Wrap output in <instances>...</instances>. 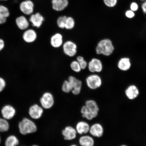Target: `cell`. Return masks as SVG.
I'll use <instances>...</instances> for the list:
<instances>
[{
    "label": "cell",
    "mask_w": 146,
    "mask_h": 146,
    "mask_svg": "<svg viewBox=\"0 0 146 146\" xmlns=\"http://www.w3.org/2000/svg\"><path fill=\"white\" fill-rule=\"evenodd\" d=\"M100 108L98 102L94 99L88 100L81 108V113L82 117L87 121H90L97 118Z\"/></svg>",
    "instance_id": "1"
},
{
    "label": "cell",
    "mask_w": 146,
    "mask_h": 146,
    "mask_svg": "<svg viewBox=\"0 0 146 146\" xmlns=\"http://www.w3.org/2000/svg\"><path fill=\"white\" fill-rule=\"evenodd\" d=\"M115 50V46L112 40L108 38H104L98 42L95 51L98 55L109 57L114 53Z\"/></svg>",
    "instance_id": "2"
},
{
    "label": "cell",
    "mask_w": 146,
    "mask_h": 146,
    "mask_svg": "<svg viewBox=\"0 0 146 146\" xmlns=\"http://www.w3.org/2000/svg\"><path fill=\"white\" fill-rule=\"evenodd\" d=\"M18 127L20 134L23 135L32 134L37 130V126L33 120L26 117L23 118L19 122Z\"/></svg>",
    "instance_id": "3"
},
{
    "label": "cell",
    "mask_w": 146,
    "mask_h": 146,
    "mask_svg": "<svg viewBox=\"0 0 146 146\" xmlns=\"http://www.w3.org/2000/svg\"><path fill=\"white\" fill-rule=\"evenodd\" d=\"M85 85L89 90L95 91L99 89L103 84L101 76L98 74H91L85 79Z\"/></svg>",
    "instance_id": "4"
},
{
    "label": "cell",
    "mask_w": 146,
    "mask_h": 146,
    "mask_svg": "<svg viewBox=\"0 0 146 146\" xmlns=\"http://www.w3.org/2000/svg\"><path fill=\"white\" fill-rule=\"evenodd\" d=\"M104 68L103 62L99 58H92L88 63L87 68L91 74H100L103 72Z\"/></svg>",
    "instance_id": "5"
},
{
    "label": "cell",
    "mask_w": 146,
    "mask_h": 146,
    "mask_svg": "<svg viewBox=\"0 0 146 146\" xmlns=\"http://www.w3.org/2000/svg\"><path fill=\"white\" fill-rule=\"evenodd\" d=\"M40 105L44 109L52 108L54 103V98L52 93L46 91L43 93L40 99Z\"/></svg>",
    "instance_id": "6"
},
{
    "label": "cell",
    "mask_w": 146,
    "mask_h": 146,
    "mask_svg": "<svg viewBox=\"0 0 146 146\" xmlns=\"http://www.w3.org/2000/svg\"><path fill=\"white\" fill-rule=\"evenodd\" d=\"M62 49L64 54L69 57L75 56L78 52V46L76 43L71 40H67L64 42Z\"/></svg>",
    "instance_id": "7"
},
{
    "label": "cell",
    "mask_w": 146,
    "mask_h": 146,
    "mask_svg": "<svg viewBox=\"0 0 146 146\" xmlns=\"http://www.w3.org/2000/svg\"><path fill=\"white\" fill-rule=\"evenodd\" d=\"M26 16L30 22V27L31 28L36 29L40 28L44 21V17L39 12H36L30 16Z\"/></svg>",
    "instance_id": "8"
},
{
    "label": "cell",
    "mask_w": 146,
    "mask_h": 146,
    "mask_svg": "<svg viewBox=\"0 0 146 146\" xmlns=\"http://www.w3.org/2000/svg\"><path fill=\"white\" fill-rule=\"evenodd\" d=\"M104 131L101 123L95 122L90 125L89 134L95 138H100L103 136Z\"/></svg>",
    "instance_id": "9"
},
{
    "label": "cell",
    "mask_w": 146,
    "mask_h": 146,
    "mask_svg": "<svg viewBox=\"0 0 146 146\" xmlns=\"http://www.w3.org/2000/svg\"><path fill=\"white\" fill-rule=\"evenodd\" d=\"M34 4L32 0H25L19 5L20 10L24 15L29 16L33 13Z\"/></svg>",
    "instance_id": "10"
},
{
    "label": "cell",
    "mask_w": 146,
    "mask_h": 146,
    "mask_svg": "<svg viewBox=\"0 0 146 146\" xmlns=\"http://www.w3.org/2000/svg\"><path fill=\"white\" fill-rule=\"evenodd\" d=\"M44 109L37 104L31 106L29 108L28 113L30 118L33 120H37L40 118L43 113Z\"/></svg>",
    "instance_id": "11"
},
{
    "label": "cell",
    "mask_w": 146,
    "mask_h": 146,
    "mask_svg": "<svg viewBox=\"0 0 146 146\" xmlns=\"http://www.w3.org/2000/svg\"><path fill=\"white\" fill-rule=\"evenodd\" d=\"M1 113L3 118L9 120L14 117L16 113V110L13 106L6 104L2 108Z\"/></svg>",
    "instance_id": "12"
},
{
    "label": "cell",
    "mask_w": 146,
    "mask_h": 146,
    "mask_svg": "<svg viewBox=\"0 0 146 146\" xmlns=\"http://www.w3.org/2000/svg\"><path fill=\"white\" fill-rule=\"evenodd\" d=\"M68 80L72 86L73 89L71 92L72 94L74 95L79 94L81 92L83 86V82L81 80L72 76H69Z\"/></svg>",
    "instance_id": "13"
},
{
    "label": "cell",
    "mask_w": 146,
    "mask_h": 146,
    "mask_svg": "<svg viewBox=\"0 0 146 146\" xmlns=\"http://www.w3.org/2000/svg\"><path fill=\"white\" fill-rule=\"evenodd\" d=\"M140 90L138 87L135 84H131L125 89V96L128 99L133 100L138 98L140 94Z\"/></svg>",
    "instance_id": "14"
},
{
    "label": "cell",
    "mask_w": 146,
    "mask_h": 146,
    "mask_svg": "<svg viewBox=\"0 0 146 146\" xmlns=\"http://www.w3.org/2000/svg\"><path fill=\"white\" fill-rule=\"evenodd\" d=\"M132 66L130 58L127 56H123L118 60L117 67L119 70L125 72L129 71Z\"/></svg>",
    "instance_id": "15"
},
{
    "label": "cell",
    "mask_w": 146,
    "mask_h": 146,
    "mask_svg": "<svg viewBox=\"0 0 146 146\" xmlns=\"http://www.w3.org/2000/svg\"><path fill=\"white\" fill-rule=\"evenodd\" d=\"M62 134L64 139L67 141H72L75 139L78 134L75 128L72 126L68 125L62 130Z\"/></svg>",
    "instance_id": "16"
},
{
    "label": "cell",
    "mask_w": 146,
    "mask_h": 146,
    "mask_svg": "<svg viewBox=\"0 0 146 146\" xmlns=\"http://www.w3.org/2000/svg\"><path fill=\"white\" fill-rule=\"evenodd\" d=\"M38 34L36 30L31 27L25 30L23 36L24 41L28 43L34 42L36 40Z\"/></svg>",
    "instance_id": "17"
},
{
    "label": "cell",
    "mask_w": 146,
    "mask_h": 146,
    "mask_svg": "<svg viewBox=\"0 0 146 146\" xmlns=\"http://www.w3.org/2000/svg\"><path fill=\"white\" fill-rule=\"evenodd\" d=\"M50 44L53 48H58L62 46L64 43L62 35L60 32H56L51 36Z\"/></svg>",
    "instance_id": "18"
},
{
    "label": "cell",
    "mask_w": 146,
    "mask_h": 146,
    "mask_svg": "<svg viewBox=\"0 0 146 146\" xmlns=\"http://www.w3.org/2000/svg\"><path fill=\"white\" fill-rule=\"evenodd\" d=\"M80 146H95L96 139L89 134L82 135L78 139Z\"/></svg>",
    "instance_id": "19"
},
{
    "label": "cell",
    "mask_w": 146,
    "mask_h": 146,
    "mask_svg": "<svg viewBox=\"0 0 146 146\" xmlns=\"http://www.w3.org/2000/svg\"><path fill=\"white\" fill-rule=\"evenodd\" d=\"M90 125L88 122L84 120H81L76 123L75 129L77 134L79 135L89 134Z\"/></svg>",
    "instance_id": "20"
},
{
    "label": "cell",
    "mask_w": 146,
    "mask_h": 146,
    "mask_svg": "<svg viewBox=\"0 0 146 146\" xmlns=\"http://www.w3.org/2000/svg\"><path fill=\"white\" fill-rule=\"evenodd\" d=\"M16 25L18 28L21 30H25L29 28L30 23L26 16L22 15L18 17L16 20Z\"/></svg>",
    "instance_id": "21"
},
{
    "label": "cell",
    "mask_w": 146,
    "mask_h": 146,
    "mask_svg": "<svg viewBox=\"0 0 146 146\" xmlns=\"http://www.w3.org/2000/svg\"><path fill=\"white\" fill-rule=\"evenodd\" d=\"M52 7L56 11H62L68 6V0H52Z\"/></svg>",
    "instance_id": "22"
},
{
    "label": "cell",
    "mask_w": 146,
    "mask_h": 146,
    "mask_svg": "<svg viewBox=\"0 0 146 146\" xmlns=\"http://www.w3.org/2000/svg\"><path fill=\"white\" fill-rule=\"evenodd\" d=\"M20 141L17 137L15 135H11L5 139V146H18Z\"/></svg>",
    "instance_id": "23"
},
{
    "label": "cell",
    "mask_w": 146,
    "mask_h": 146,
    "mask_svg": "<svg viewBox=\"0 0 146 146\" xmlns=\"http://www.w3.org/2000/svg\"><path fill=\"white\" fill-rule=\"evenodd\" d=\"M9 15L8 8L3 5H0V24H2L6 22L7 18L9 17Z\"/></svg>",
    "instance_id": "24"
},
{
    "label": "cell",
    "mask_w": 146,
    "mask_h": 146,
    "mask_svg": "<svg viewBox=\"0 0 146 146\" xmlns=\"http://www.w3.org/2000/svg\"><path fill=\"white\" fill-rule=\"evenodd\" d=\"M10 129V124L8 121L3 117H0V132H8Z\"/></svg>",
    "instance_id": "25"
},
{
    "label": "cell",
    "mask_w": 146,
    "mask_h": 146,
    "mask_svg": "<svg viewBox=\"0 0 146 146\" xmlns=\"http://www.w3.org/2000/svg\"><path fill=\"white\" fill-rule=\"evenodd\" d=\"M76 22L74 18L71 16H67L66 21L65 30L66 31H72L75 27Z\"/></svg>",
    "instance_id": "26"
},
{
    "label": "cell",
    "mask_w": 146,
    "mask_h": 146,
    "mask_svg": "<svg viewBox=\"0 0 146 146\" xmlns=\"http://www.w3.org/2000/svg\"><path fill=\"white\" fill-rule=\"evenodd\" d=\"M61 90L65 94H69L72 92L73 88L70 82L68 80H64L62 84Z\"/></svg>",
    "instance_id": "27"
},
{
    "label": "cell",
    "mask_w": 146,
    "mask_h": 146,
    "mask_svg": "<svg viewBox=\"0 0 146 146\" xmlns=\"http://www.w3.org/2000/svg\"><path fill=\"white\" fill-rule=\"evenodd\" d=\"M67 16H61L58 17L56 20V24L58 28L60 30L65 29V27Z\"/></svg>",
    "instance_id": "28"
},
{
    "label": "cell",
    "mask_w": 146,
    "mask_h": 146,
    "mask_svg": "<svg viewBox=\"0 0 146 146\" xmlns=\"http://www.w3.org/2000/svg\"><path fill=\"white\" fill-rule=\"evenodd\" d=\"M70 66L71 69L75 72L79 73L82 70L79 63L76 60L71 62Z\"/></svg>",
    "instance_id": "29"
},
{
    "label": "cell",
    "mask_w": 146,
    "mask_h": 146,
    "mask_svg": "<svg viewBox=\"0 0 146 146\" xmlns=\"http://www.w3.org/2000/svg\"><path fill=\"white\" fill-rule=\"evenodd\" d=\"M118 0H103V3L108 8L112 9L116 6Z\"/></svg>",
    "instance_id": "30"
},
{
    "label": "cell",
    "mask_w": 146,
    "mask_h": 146,
    "mask_svg": "<svg viewBox=\"0 0 146 146\" xmlns=\"http://www.w3.org/2000/svg\"><path fill=\"white\" fill-rule=\"evenodd\" d=\"M136 13L130 9H128L125 11L124 15L125 17L128 19H132L135 17Z\"/></svg>",
    "instance_id": "31"
},
{
    "label": "cell",
    "mask_w": 146,
    "mask_h": 146,
    "mask_svg": "<svg viewBox=\"0 0 146 146\" xmlns=\"http://www.w3.org/2000/svg\"><path fill=\"white\" fill-rule=\"evenodd\" d=\"M140 6L138 3L136 1L131 2L129 5V9L133 11L136 12L139 10Z\"/></svg>",
    "instance_id": "32"
},
{
    "label": "cell",
    "mask_w": 146,
    "mask_h": 146,
    "mask_svg": "<svg viewBox=\"0 0 146 146\" xmlns=\"http://www.w3.org/2000/svg\"><path fill=\"white\" fill-rule=\"evenodd\" d=\"M80 65L82 70H85L87 68L88 62L85 59L79 62Z\"/></svg>",
    "instance_id": "33"
},
{
    "label": "cell",
    "mask_w": 146,
    "mask_h": 146,
    "mask_svg": "<svg viewBox=\"0 0 146 146\" xmlns=\"http://www.w3.org/2000/svg\"><path fill=\"white\" fill-rule=\"evenodd\" d=\"M6 86V83L3 78H0V93L2 92Z\"/></svg>",
    "instance_id": "34"
},
{
    "label": "cell",
    "mask_w": 146,
    "mask_h": 146,
    "mask_svg": "<svg viewBox=\"0 0 146 146\" xmlns=\"http://www.w3.org/2000/svg\"><path fill=\"white\" fill-rule=\"evenodd\" d=\"M139 6L142 13L146 15V1L142 2Z\"/></svg>",
    "instance_id": "35"
},
{
    "label": "cell",
    "mask_w": 146,
    "mask_h": 146,
    "mask_svg": "<svg viewBox=\"0 0 146 146\" xmlns=\"http://www.w3.org/2000/svg\"><path fill=\"white\" fill-rule=\"evenodd\" d=\"M4 41H3L2 39H0V51L3 50V48H4Z\"/></svg>",
    "instance_id": "36"
},
{
    "label": "cell",
    "mask_w": 146,
    "mask_h": 146,
    "mask_svg": "<svg viewBox=\"0 0 146 146\" xmlns=\"http://www.w3.org/2000/svg\"><path fill=\"white\" fill-rule=\"evenodd\" d=\"M70 146H78V145H76V144H72V145H71Z\"/></svg>",
    "instance_id": "37"
},
{
    "label": "cell",
    "mask_w": 146,
    "mask_h": 146,
    "mask_svg": "<svg viewBox=\"0 0 146 146\" xmlns=\"http://www.w3.org/2000/svg\"><path fill=\"white\" fill-rule=\"evenodd\" d=\"M2 139L1 135H0V145L1 143Z\"/></svg>",
    "instance_id": "38"
},
{
    "label": "cell",
    "mask_w": 146,
    "mask_h": 146,
    "mask_svg": "<svg viewBox=\"0 0 146 146\" xmlns=\"http://www.w3.org/2000/svg\"><path fill=\"white\" fill-rule=\"evenodd\" d=\"M137 1H140L141 2H143V1H146V0H137Z\"/></svg>",
    "instance_id": "39"
},
{
    "label": "cell",
    "mask_w": 146,
    "mask_h": 146,
    "mask_svg": "<svg viewBox=\"0 0 146 146\" xmlns=\"http://www.w3.org/2000/svg\"><path fill=\"white\" fill-rule=\"evenodd\" d=\"M119 146H129L127 145H125V144H123V145H120Z\"/></svg>",
    "instance_id": "40"
},
{
    "label": "cell",
    "mask_w": 146,
    "mask_h": 146,
    "mask_svg": "<svg viewBox=\"0 0 146 146\" xmlns=\"http://www.w3.org/2000/svg\"><path fill=\"white\" fill-rule=\"evenodd\" d=\"M31 146H39V145H33Z\"/></svg>",
    "instance_id": "41"
}]
</instances>
